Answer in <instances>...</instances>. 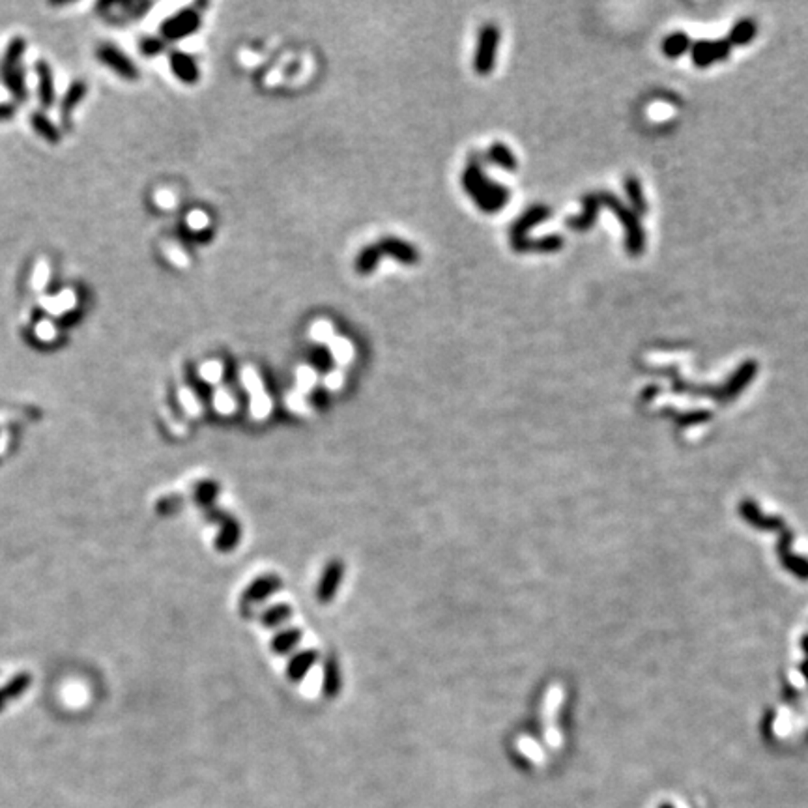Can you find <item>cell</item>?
Instances as JSON below:
<instances>
[{
	"mask_svg": "<svg viewBox=\"0 0 808 808\" xmlns=\"http://www.w3.org/2000/svg\"><path fill=\"white\" fill-rule=\"evenodd\" d=\"M314 660H316V653H314V651H303V653L296 655V657L291 660V664H288V674H291V678L292 679L303 678L305 671L314 664Z\"/></svg>",
	"mask_w": 808,
	"mask_h": 808,
	"instance_id": "obj_17",
	"label": "cell"
},
{
	"mask_svg": "<svg viewBox=\"0 0 808 808\" xmlns=\"http://www.w3.org/2000/svg\"><path fill=\"white\" fill-rule=\"evenodd\" d=\"M99 57H102V62H105L107 66L116 69L120 75H125V77H131V75H133V68H131V64L127 62V58H125L122 53L116 51V49H113V47H103Z\"/></svg>",
	"mask_w": 808,
	"mask_h": 808,
	"instance_id": "obj_11",
	"label": "cell"
},
{
	"mask_svg": "<svg viewBox=\"0 0 808 808\" xmlns=\"http://www.w3.org/2000/svg\"><path fill=\"white\" fill-rule=\"evenodd\" d=\"M197 25H199V13L182 12L176 13L174 18L167 21V25H163V29H165L163 32L167 36L178 38V36H186L189 32H193V29H197Z\"/></svg>",
	"mask_w": 808,
	"mask_h": 808,
	"instance_id": "obj_9",
	"label": "cell"
},
{
	"mask_svg": "<svg viewBox=\"0 0 808 808\" xmlns=\"http://www.w3.org/2000/svg\"><path fill=\"white\" fill-rule=\"evenodd\" d=\"M756 369L758 365L754 363V361H745V363L741 365L739 370L735 372L734 376H732V380L728 382V386H726V391H724V397H734V395H737V393L743 389V387L748 384V382L754 378V375H756Z\"/></svg>",
	"mask_w": 808,
	"mask_h": 808,
	"instance_id": "obj_10",
	"label": "cell"
},
{
	"mask_svg": "<svg viewBox=\"0 0 808 808\" xmlns=\"http://www.w3.org/2000/svg\"><path fill=\"white\" fill-rule=\"evenodd\" d=\"M324 689H326V695H337V690H339V670H337V664L333 662V660H330L328 664H326V674H324Z\"/></svg>",
	"mask_w": 808,
	"mask_h": 808,
	"instance_id": "obj_22",
	"label": "cell"
},
{
	"mask_svg": "<svg viewBox=\"0 0 808 808\" xmlns=\"http://www.w3.org/2000/svg\"><path fill=\"white\" fill-rule=\"evenodd\" d=\"M291 606H286V604H277V606H274L272 610H267L266 614H264V623L266 625H279V623H283L285 620H288L291 618Z\"/></svg>",
	"mask_w": 808,
	"mask_h": 808,
	"instance_id": "obj_23",
	"label": "cell"
},
{
	"mask_svg": "<svg viewBox=\"0 0 808 808\" xmlns=\"http://www.w3.org/2000/svg\"><path fill=\"white\" fill-rule=\"evenodd\" d=\"M172 200H174V197H172L171 191H167V189H160V191H155V195H154L155 206H160V208H165L167 210V208H171L172 206Z\"/></svg>",
	"mask_w": 808,
	"mask_h": 808,
	"instance_id": "obj_25",
	"label": "cell"
},
{
	"mask_svg": "<svg viewBox=\"0 0 808 808\" xmlns=\"http://www.w3.org/2000/svg\"><path fill=\"white\" fill-rule=\"evenodd\" d=\"M548 217H550V210H548L547 206H534L531 210L526 211V214L515 223V227H513L511 230L513 249L517 251L518 247L522 245L524 239H528L529 230H531L535 225H539V223H543L545 219H548Z\"/></svg>",
	"mask_w": 808,
	"mask_h": 808,
	"instance_id": "obj_5",
	"label": "cell"
},
{
	"mask_svg": "<svg viewBox=\"0 0 808 808\" xmlns=\"http://www.w3.org/2000/svg\"><path fill=\"white\" fill-rule=\"evenodd\" d=\"M172 68H174L176 75L182 81H188V83L197 81V66L191 62V58L189 57L176 55V57L172 58Z\"/></svg>",
	"mask_w": 808,
	"mask_h": 808,
	"instance_id": "obj_20",
	"label": "cell"
},
{
	"mask_svg": "<svg viewBox=\"0 0 808 808\" xmlns=\"http://www.w3.org/2000/svg\"><path fill=\"white\" fill-rule=\"evenodd\" d=\"M300 638H302V632L298 631V629H288V631L281 632L279 636L275 638L274 649L277 653H286V651H291L300 642Z\"/></svg>",
	"mask_w": 808,
	"mask_h": 808,
	"instance_id": "obj_21",
	"label": "cell"
},
{
	"mask_svg": "<svg viewBox=\"0 0 808 808\" xmlns=\"http://www.w3.org/2000/svg\"><path fill=\"white\" fill-rule=\"evenodd\" d=\"M498 43H500V30L489 25L481 30L478 43V53H475V60H473V68L481 75H487L492 71L496 62V53H498Z\"/></svg>",
	"mask_w": 808,
	"mask_h": 808,
	"instance_id": "obj_3",
	"label": "cell"
},
{
	"mask_svg": "<svg viewBox=\"0 0 808 808\" xmlns=\"http://www.w3.org/2000/svg\"><path fill=\"white\" fill-rule=\"evenodd\" d=\"M732 43L728 40L723 41H696L692 46V60L698 68H707L713 62L724 60L730 55Z\"/></svg>",
	"mask_w": 808,
	"mask_h": 808,
	"instance_id": "obj_4",
	"label": "cell"
},
{
	"mask_svg": "<svg viewBox=\"0 0 808 808\" xmlns=\"http://www.w3.org/2000/svg\"><path fill=\"white\" fill-rule=\"evenodd\" d=\"M279 586H281L279 578H275V576H266V578H262V580H258L256 584H253V587H251L249 593H247V597H249L251 601H260V599H264L266 595H272L275 590H279Z\"/></svg>",
	"mask_w": 808,
	"mask_h": 808,
	"instance_id": "obj_19",
	"label": "cell"
},
{
	"mask_svg": "<svg viewBox=\"0 0 808 808\" xmlns=\"http://www.w3.org/2000/svg\"><path fill=\"white\" fill-rule=\"evenodd\" d=\"M341 578H342V565L339 564V562H331V564L326 567L324 576H322V580H320L319 592H316L320 603H328V601L333 599L337 587L341 584Z\"/></svg>",
	"mask_w": 808,
	"mask_h": 808,
	"instance_id": "obj_8",
	"label": "cell"
},
{
	"mask_svg": "<svg viewBox=\"0 0 808 808\" xmlns=\"http://www.w3.org/2000/svg\"><path fill=\"white\" fill-rule=\"evenodd\" d=\"M582 204H584V211H582V216H576V217H571V219H567V225H569L573 230H578V232H582V230H590V228L595 225V219H597V216H599V206H601L599 195L597 193L586 195V197H584V200H582Z\"/></svg>",
	"mask_w": 808,
	"mask_h": 808,
	"instance_id": "obj_6",
	"label": "cell"
},
{
	"mask_svg": "<svg viewBox=\"0 0 808 808\" xmlns=\"http://www.w3.org/2000/svg\"><path fill=\"white\" fill-rule=\"evenodd\" d=\"M380 258H382V251H380V247H378V244L365 247V249L359 253L358 260H356V270H358V274L367 275V274H370V272H375V267L378 266Z\"/></svg>",
	"mask_w": 808,
	"mask_h": 808,
	"instance_id": "obj_12",
	"label": "cell"
},
{
	"mask_svg": "<svg viewBox=\"0 0 808 808\" xmlns=\"http://www.w3.org/2000/svg\"><path fill=\"white\" fill-rule=\"evenodd\" d=\"M34 337L41 342H51L57 337V328L53 326L51 320H41L34 326Z\"/></svg>",
	"mask_w": 808,
	"mask_h": 808,
	"instance_id": "obj_24",
	"label": "cell"
},
{
	"mask_svg": "<svg viewBox=\"0 0 808 808\" xmlns=\"http://www.w3.org/2000/svg\"><path fill=\"white\" fill-rule=\"evenodd\" d=\"M689 47H690V40H689V36L685 34V32H674V34L668 36V38L664 40V43H662V49H664L666 57H670V58L681 57L683 53L689 51Z\"/></svg>",
	"mask_w": 808,
	"mask_h": 808,
	"instance_id": "obj_14",
	"label": "cell"
},
{
	"mask_svg": "<svg viewBox=\"0 0 808 808\" xmlns=\"http://www.w3.org/2000/svg\"><path fill=\"white\" fill-rule=\"evenodd\" d=\"M599 200H601V204L608 206L610 210L614 211L615 217L620 219V223L623 225V228H625L627 251H629L631 255H640L643 251V247H646V234H643L642 227H640V223H638L636 214L632 210H629V208H625L623 202H621L618 197H614V195L599 193Z\"/></svg>",
	"mask_w": 808,
	"mask_h": 808,
	"instance_id": "obj_2",
	"label": "cell"
},
{
	"mask_svg": "<svg viewBox=\"0 0 808 808\" xmlns=\"http://www.w3.org/2000/svg\"><path fill=\"white\" fill-rule=\"evenodd\" d=\"M754 36H756V23L752 19H743L732 29L728 41L732 46H745L754 40Z\"/></svg>",
	"mask_w": 808,
	"mask_h": 808,
	"instance_id": "obj_13",
	"label": "cell"
},
{
	"mask_svg": "<svg viewBox=\"0 0 808 808\" xmlns=\"http://www.w3.org/2000/svg\"><path fill=\"white\" fill-rule=\"evenodd\" d=\"M660 808H671V807H670V804H662V807H660Z\"/></svg>",
	"mask_w": 808,
	"mask_h": 808,
	"instance_id": "obj_26",
	"label": "cell"
},
{
	"mask_svg": "<svg viewBox=\"0 0 808 808\" xmlns=\"http://www.w3.org/2000/svg\"><path fill=\"white\" fill-rule=\"evenodd\" d=\"M489 160L492 161V163H496L498 167H501V169H506V171H515V169H517V160H515V155H513L511 150L507 148V146H503V144H494V146L489 150Z\"/></svg>",
	"mask_w": 808,
	"mask_h": 808,
	"instance_id": "obj_18",
	"label": "cell"
},
{
	"mask_svg": "<svg viewBox=\"0 0 808 808\" xmlns=\"http://www.w3.org/2000/svg\"><path fill=\"white\" fill-rule=\"evenodd\" d=\"M625 191H627V195H629V200H631V204H632V208H634V211H636V214H646V211H648V202H646V199H643L642 186H640V182H638L636 178L634 176L627 178Z\"/></svg>",
	"mask_w": 808,
	"mask_h": 808,
	"instance_id": "obj_16",
	"label": "cell"
},
{
	"mask_svg": "<svg viewBox=\"0 0 808 808\" xmlns=\"http://www.w3.org/2000/svg\"><path fill=\"white\" fill-rule=\"evenodd\" d=\"M462 186L468 191V195L475 200V204L483 211H498L506 206L509 193L506 188H501L498 183L485 176V172L479 169L475 163L468 167L466 172L462 174Z\"/></svg>",
	"mask_w": 808,
	"mask_h": 808,
	"instance_id": "obj_1",
	"label": "cell"
},
{
	"mask_svg": "<svg viewBox=\"0 0 808 808\" xmlns=\"http://www.w3.org/2000/svg\"><path fill=\"white\" fill-rule=\"evenodd\" d=\"M382 251V256H391L395 260L403 262V264H416L417 253L410 244H406L398 238H384L378 244Z\"/></svg>",
	"mask_w": 808,
	"mask_h": 808,
	"instance_id": "obj_7",
	"label": "cell"
},
{
	"mask_svg": "<svg viewBox=\"0 0 808 808\" xmlns=\"http://www.w3.org/2000/svg\"><path fill=\"white\" fill-rule=\"evenodd\" d=\"M564 247V238L562 236H545V238H539V239H526V242H522V245L518 247L517 251H547V253H550V251H558Z\"/></svg>",
	"mask_w": 808,
	"mask_h": 808,
	"instance_id": "obj_15",
	"label": "cell"
}]
</instances>
